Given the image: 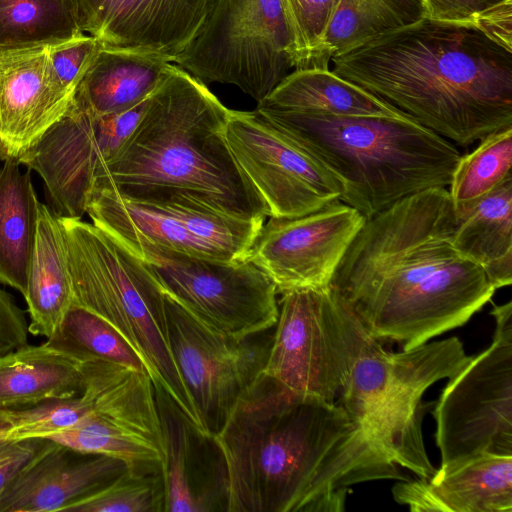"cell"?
<instances>
[{"label": "cell", "mask_w": 512, "mask_h": 512, "mask_svg": "<svg viewBox=\"0 0 512 512\" xmlns=\"http://www.w3.org/2000/svg\"><path fill=\"white\" fill-rule=\"evenodd\" d=\"M78 25L101 47L172 63L190 42L206 0H73Z\"/></svg>", "instance_id": "obj_14"}, {"label": "cell", "mask_w": 512, "mask_h": 512, "mask_svg": "<svg viewBox=\"0 0 512 512\" xmlns=\"http://www.w3.org/2000/svg\"><path fill=\"white\" fill-rule=\"evenodd\" d=\"M28 333L24 311L0 288V356L28 344Z\"/></svg>", "instance_id": "obj_35"}, {"label": "cell", "mask_w": 512, "mask_h": 512, "mask_svg": "<svg viewBox=\"0 0 512 512\" xmlns=\"http://www.w3.org/2000/svg\"><path fill=\"white\" fill-rule=\"evenodd\" d=\"M255 110L314 156L341 184L340 201L366 219L415 193L447 188L461 157L452 142L407 116Z\"/></svg>", "instance_id": "obj_4"}, {"label": "cell", "mask_w": 512, "mask_h": 512, "mask_svg": "<svg viewBox=\"0 0 512 512\" xmlns=\"http://www.w3.org/2000/svg\"><path fill=\"white\" fill-rule=\"evenodd\" d=\"M9 159L0 169V283L26 292L34 251L39 200L30 172Z\"/></svg>", "instance_id": "obj_25"}, {"label": "cell", "mask_w": 512, "mask_h": 512, "mask_svg": "<svg viewBox=\"0 0 512 512\" xmlns=\"http://www.w3.org/2000/svg\"><path fill=\"white\" fill-rule=\"evenodd\" d=\"M60 220L67 243L72 304L108 322L142 359L154 387L203 434L171 349L165 294L146 263L93 222L72 217Z\"/></svg>", "instance_id": "obj_5"}, {"label": "cell", "mask_w": 512, "mask_h": 512, "mask_svg": "<svg viewBox=\"0 0 512 512\" xmlns=\"http://www.w3.org/2000/svg\"><path fill=\"white\" fill-rule=\"evenodd\" d=\"M161 417L165 460L163 479L165 511L208 512L217 510L220 497L225 502V488L204 475L203 464L196 445L200 433L169 399L155 388ZM202 435V434H201Z\"/></svg>", "instance_id": "obj_20"}, {"label": "cell", "mask_w": 512, "mask_h": 512, "mask_svg": "<svg viewBox=\"0 0 512 512\" xmlns=\"http://www.w3.org/2000/svg\"><path fill=\"white\" fill-rule=\"evenodd\" d=\"M124 245L146 263L166 295L209 329L242 340L275 326L277 288L252 261H219L147 243Z\"/></svg>", "instance_id": "obj_10"}, {"label": "cell", "mask_w": 512, "mask_h": 512, "mask_svg": "<svg viewBox=\"0 0 512 512\" xmlns=\"http://www.w3.org/2000/svg\"><path fill=\"white\" fill-rule=\"evenodd\" d=\"M365 221L340 200L299 217H270L247 259L272 279L278 293L326 287Z\"/></svg>", "instance_id": "obj_13"}, {"label": "cell", "mask_w": 512, "mask_h": 512, "mask_svg": "<svg viewBox=\"0 0 512 512\" xmlns=\"http://www.w3.org/2000/svg\"><path fill=\"white\" fill-rule=\"evenodd\" d=\"M491 345L449 378L433 404L439 469L480 454L512 455V302L494 305Z\"/></svg>", "instance_id": "obj_9"}, {"label": "cell", "mask_w": 512, "mask_h": 512, "mask_svg": "<svg viewBox=\"0 0 512 512\" xmlns=\"http://www.w3.org/2000/svg\"><path fill=\"white\" fill-rule=\"evenodd\" d=\"M92 411V402L82 393L10 409L12 427L7 440L49 438L74 426Z\"/></svg>", "instance_id": "obj_32"}, {"label": "cell", "mask_w": 512, "mask_h": 512, "mask_svg": "<svg viewBox=\"0 0 512 512\" xmlns=\"http://www.w3.org/2000/svg\"><path fill=\"white\" fill-rule=\"evenodd\" d=\"M83 390L80 362L44 344L23 345L0 356V408L15 409Z\"/></svg>", "instance_id": "obj_22"}, {"label": "cell", "mask_w": 512, "mask_h": 512, "mask_svg": "<svg viewBox=\"0 0 512 512\" xmlns=\"http://www.w3.org/2000/svg\"><path fill=\"white\" fill-rule=\"evenodd\" d=\"M293 41V68L329 69L326 38L335 0H281Z\"/></svg>", "instance_id": "obj_30"}, {"label": "cell", "mask_w": 512, "mask_h": 512, "mask_svg": "<svg viewBox=\"0 0 512 512\" xmlns=\"http://www.w3.org/2000/svg\"><path fill=\"white\" fill-rule=\"evenodd\" d=\"M11 427L10 409L0 408V443L7 440Z\"/></svg>", "instance_id": "obj_38"}, {"label": "cell", "mask_w": 512, "mask_h": 512, "mask_svg": "<svg viewBox=\"0 0 512 512\" xmlns=\"http://www.w3.org/2000/svg\"><path fill=\"white\" fill-rule=\"evenodd\" d=\"M28 331L50 337L73 303L68 251L60 217L39 202L34 251L24 294Z\"/></svg>", "instance_id": "obj_18"}, {"label": "cell", "mask_w": 512, "mask_h": 512, "mask_svg": "<svg viewBox=\"0 0 512 512\" xmlns=\"http://www.w3.org/2000/svg\"><path fill=\"white\" fill-rule=\"evenodd\" d=\"M505 0H421L425 17L448 22L471 23L480 12Z\"/></svg>", "instance_id": "obj_37"}, {"label": "cell", "mask_w": 512, "mask_h": 512, "mask_svg": "<svg viewBox=\"0 0 512 512\" xmlns=\"http://www.w3.org/2000/svg\"><path fill=\"white\" fill-rule=\"evenodd\" d=\"M459 219L448 189L410 195L366 219L330 287L369 335L402 350L465 324L495 287L453 244Z\"/></svg>", "instance_id": "obj_1"}, {"label": "cell", "mask_w": 512, "mask_h": 512, "mask_svg": "<svg viewBox=\"0 0 512 512\" xmlns=\"http://www.w3.org/2000/svg\"><path fill=\"white\" fill-rule=\"evenodd\" d=\"M229 111L206 84L170 63L136 128L97 174L92 194L121 187H171L234 217L264 221L267 205L225 138Z\"/></svg>", "instance_id": "obj_3"}, {"label": "cell", "mask_w": 512, "mask_h": 512, "mask_svg": "<svg viewBox=\"0 0 512 512\" xmlns=\"http://www.w3.org/2000/svg\"><path fill=\"white\" fill-rule=\"evenodd\" d=\"M127 469L120 459L52 441L0 494V512H68Z\"/></svg>", "instance_id": "obj_16"}, {"label": "cell", "mask_w": 512, "mask_h": 512, "mask_svg": "<svg viewBox=\"0 0 512 512\" xmlns=\"http://www.w3.org/2000/svg\"><path fill=\"white\" fill-rule=\"evenodd\" d=\"M471 24L492 41L512 52V0L502 1L478 13Z\"/></svg>", "instance_id": "obj_36"}, {"label": "cell", "mask_w": 512, "mask_h": 512, "mask_svg": "<svg viewBox=\"0 0 512 512\" xmlns=\"http://www.w3.org/2000/svg\"><path fill=\"white\" fill-rule=\"evenodd\" d=\"M423 17L421 0H335L326 41L333 57Z\"/></svg>", "instance_id": "obj_28"}, {"label": "cell", "mask_w": 512, "mask_h": 512, "mask_svg": "<svg viewBox=\"0 0 512 512\" xmlns=\"http://www.w3.org/2000/svg\"><path fill=\"white\" fill-rule=\"evenodd\" d=\"M83 34L73 0H0V52L54 46Z\"/></svg>", "instance_id": "obj_26"}, {"label": "cell", "mask_w": 512, "mask_h": 512, "mask_svg": "<svg viewBox=\"0 0 512 512\" xmlns=\"http://www.w3.org/2000/svg\"><path fill=\"white\" fill-rule=\"evenodd\" d=\"M51 442L48 438H29L0 443V494Z\"/></svg>", "instance_id": "obj_34"}, {"label": "cell", "mask_w": 512, "mask_h": 512, "mask_svg": "<svg viewBox=\"0 0 512 512\" xmlns=\"http://www.w3.org/2000/svg\"><path fill=\"white\" fill-rule=\"evenodd\" d=\"M43 344L77 362L106 360L148 374L136 351L108 322L75 304Z\"/></svg>", "instance_id": "obj_27"}, {"label": "cell", "mask_w": 512, "mask_h": 512, "mask_svg": "<svg viewBox=\"0 0 512 512\" xmlns=\"http://www.w3.org/2000/svg\"><path fill=\"white\" fill-rule=\"evenodd\" d=\"M472 356L451 337L393 352L372 339L356 361L337 402L398 466L431 477L436 468L426 452L422 421L429 406L422 396L450 378Z\"/></svg>", "instance_id": "obj_6"}, {"label": "cell", "mask_w": 512, "mask_h": 512, "mask_svg": "<svg viewBox=\"0 0 512 512\" xmlns=\"http://www.w3.org/2000/svg\"><path fill=\"white\" fill-rule=\"evenodd\" d=\"M293 55L281 0H206L174 62L204 84L234 85L259 103L293 68Z\"/></svg>", "instance_id": "obj_8"}, {"label": "cell", "mask_w": 512, "mask_h": 512, "mask_svg": "<svg viewBox=\"0 0 512 512\" xmlns=\"http://www.w3.org/2000/svg\"><path fill=\"white\" fill-rule=\"evenodd\" d=\"M110 190L173 216L226 262L246 260L264 224V221L244 220L226 214L196 195L177 188L134 186Z\"/></svg>", "instance_id": "obj_21"}, {"label": "cell", "mask_w": 512, "mask_h": 512, "mask_svg": "<svg viewBox=\"0 0 512 512\" xmlns=\"http://www.w3.org/2000/svg\"><path fill=\"white\" fill-rule=\"evenodd\" d=\"M224 133L237 164L267 205L269 217H299L340 200L338 180L256 110H230Z\"/></svg>", "instance_id": "obj_11"}, {"label": "cell", "mask_w": 512, "mask_h": 512, "mask_svg": "<svg viewBox=\"0 0 512 512\" xmlns=\"http://www.w3.org/2000/svg\"><path fill=\"white\" fill-rule=\"evenodd\" d=\"M512 126L493 132L471 153L461 156L449 194L459 220L506 178L512 176Z\"/></svg>", "instance_id": "obj_29"}, {"label": "cell", "mask_w": 512, "mask_h": 512, "mask_svg": "<svg viewBox=\"0 0 512 512\" xmlns=\"http://www.w3.org/2000/svg\"><path fill=\"white\" fill-rule=\"evenodd\" d=\"M74 92L56 76L50 46L0 52V161L21 164Z\"/></svg>", "instance_id": "obj_15"}, {"label": "cell", "mask_w": 512, "mask_h": 512, "mask_svg": "<svg viewBox=\"0 0 512 512\" xmlns=\"http://www.w3.org/2000/svg\"><path fill=\"white\" fill-rule=\"evenodd\" d=\"M169 65L160 56L100 45L73 98L96 116L127 111L153 93Z\"/></svg>", "instance_id": "obj_19"}, {"label": "cell", "mask_w": 512, "mask_h": 512, "mask_svg": "<svg viewBox=\"0 0 512 512\" xmlns=\"http://www.w3.org/2000/svg\"><path fill=\"white\" fill-rule=\"evenodd\" d=\"M331 62L335 74L452 143L512 126V52L471 23L423 17Z\"/></svg>", "instance_id": "obj_2"}, {"label": "cell", "mask_w": 512, "mask_h": 512, "mask_svg": "<svg viewBox=\"0 0 512 512\" xmlns=\"http://www.w3.org/2000/svg\"><path fill=\"white\" fill-rule=\"evenodd\" d=\"M258 105L345 117L405 116L332 70L295 69Z\"/></svg>", "instance_id": "obj_23"}, {"label": "cell", "mask_w": 512, "mask_h": 512, "mask_svg": "<svg viewBox=\"0 0 512 512\" xmlns=\"http://www.w3.org/2000/svg\"><path fill=\"white\" fill-rule=\"evenodd\" d=\"M262 374L290 392L336 402L372 338L329 286L282 294Z\"/></svg>", "instance_id": "obj_7"}, {"label": "cell", "mask_w": 512, "mask_h": 512, "mask_svg": "<svg viewBox=\"0 0 512 512\" xmlns=\"http://www.w3.org/2000/svg\"><path fill=\"white\" fill-rule=\"evenodd\" d=\"M453 244L483 268L495 289L512 283V176L459 220Z\"/></svg>", "instance_id": "obj_24"}, {"label": "cell", "mask_w": 512, "mask_h": 512, "mask_svg": "<svg viewBox=\"0 0 512 512\" xmlns=\"http://www.w3.org/2000/svg\"><path fill=\"white\" fill-rule=\"evenodd\" d=\"M165 511L162 473L125 470L68 512H161Z\"/></svg>", "instance_id": "obj_31"}, {"label": "cell", "mask_w": 512, "mask_h": 512, "mask_svg": "<svg viewBox=\"0 0 512 512\" xmlns=\"http://www.w3.org/2000/svg\"><path fill=\"white\" fill-rule=\"evenodd\" d=\"M99 48L98 40L85 34L50 46L53 69L65 88L75 91Z\"/></svg>", "instance_id": "obj_33"}, {"label": "cell", "mask_w": 512, "mask_h": 512, "mask_svg": "<svg viewBox=\"0 0 512 512\" xmlns=\"http://www.w3.org/2000/svg\"><path fill=\"white\" fill-rule=\"evenodd\" d=\"M165 294V293H164ZM169 341L203 433L212 438L265 365L270 339L237 340L198 321L165 294Z\"/></svg>", "instance_id": "obj_12"}, {"label": "cell", "mask_w": 512, "mask_h": 512, "mask_svg": "<svg viewBox=\"0 0 512 512\" xmlns=\"http://www.w3.org/2000/svg\"><path fill=\"white\" fill-rule=\"evenodd\" d=\"M392 495L412 512H512V455L480 454L426 479L401 480Z\"/></svg>", "instance_id": "obj_17"}]
</instances>
